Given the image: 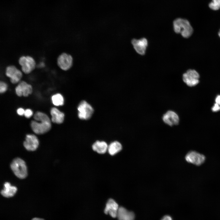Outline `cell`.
<instances>
[{
    "label": "cell",
    "instance_id": "obj_7",
    "mask_svg": "<svg viewBox=\"0 0 220 220\" xmlns=\"http://www.w3.org/2000/svg\"><path fill=\"white\" fill-rule=\"evenodd\" d=\"M199 74L196 71L190 69L188 70L182 76L184 82L190 87L195 86L199 83Z\"/></svg>",
    "mask_w": 220,
    "mask_h": 220
},
{
    "label": "cell",
    "instance_id": "obj_5",
    "mask_svg": "<svg viewBox=\"0 0 220 220\" xmlns=\"http://www.w3.org/2000/svg\"><path fill=\"white\" fill-rule=\"evenodd\" d=\"M73 58L70 54L63 52L58 56L57 59V64L58 67L64 71L70 69L73 64Z\"/></svg>",
    "mask_w": 220,
    "mask_h": 220
},
{
    "label": "cell",
    "instance_id": "obj_8",
    "mask_svg": "<svg viewBox=\"0 0 220 220\" xmlns=\"http://www.w3.org/2000/svg\"><path fill=\"white\" fill-rule=\"evenodd\" d=\"M5 74L10 78V82L13 84L19 82L22 77V72L13 65H10L6 67Z\"/></svg>",
    "mask_w": 220,
    "mask_h": 220
},
{
    "label": "cell",
    "instance_id": "obj_11",
    "mask_svg": "<svg viewBox=\"0 0 220 220\" xmlns=\"http://www.w3.org/2000/svg\"><path fill=\"white\" fill-rule=\"evenodd\" d=\"M39 141L37 137L32 134L26 135L23 145L28 151H33L35 150L39 145Z\"/></svg>",
    "mask_w": 220,
    "mask_h": 220
},
{
    "label": "cell",
    "instance_id": "obj_29",
    "mask_svg": "<svg viewBox=\"0 0 220 220\" xmlns=\"http://www.w3.org/2000/svg\"><path fill=\"white\" fill-rule=\"evenodd\" d=\"M218 35L220 37V30H219V32H218Z\"/></svg>",
    "mask_w": 220,
    "mask_h": 220
},
{
    "label": "cell",
    "instance_id": "obj_19",
    "mask_svg": "<svg viewBox=\"0 0 220 220\" xmlns=\"http://www.w3.org/2000/svg\"><path fill=\"white\" fill-rule=\"evenodd\" d=\"M121 144L119 141H115L111 143L108 146V151L109 154L113 156L122 149Z\"/></svg>",
    "mask_w": 220,
    "mask_h": 220
},
{
    "label": "cell",
    "instance_id": "obj_27",
    "mask_svg": "<svg viewBox=\"0 0 220 220\" xmlns=\"http://www.w3.org/2000/svg\"><path fill=\"white\" fill-rule=\"evenodd\" d=\"M161 220H172L170 217L168 215H166L163 217Z\"/></svg>",
    "mask_w": 220,
    "mask_h": 220
},
{
    "label": "cell",
    "instance_id": "obj_4",
    "mask_svg": "<svg viewBox=\"0 0 220 220\" xmlns=\"http://www.w3.org/2000/svg\"><path fill=\"white\" fill-rule=\"evenodd\" d=\"M22 71L25 74L31 73L35 68L36 63L34 58L30 56H22L18 60Z\"/></svg>",
    "mask_w": 220,
    "mask_h": 220
},
{
    "label": "cell",
    "instance_id": "obj_24",
    "mask_svg": "<svg viewBox=\"0 0 220 220\" xmlns=\"http://www.w3.org/2000/svg\"><path fill=\"white\" fill-rule=\"evenodd\" d=\"M212 110L214 112H216L220 110V105L215 103L212 108Z\"/></svg>",
    "mask_w": 220,
    "mask_h": 220
},
{
    "label": "cell",
    "instance_id": "obj_18",
    "mask_svg": "<svg viewBox=\"0 0 220 220\" xmlns=\"http://www.w3.org/2000/svg\"><path fill=\"white\" fill-rule=\"evenodd\" d=\"M108 145L104 141H97L92 145V148L94 151L98 153L103 154L108 151Z\"/></svg>",
    "mask_w": 220,
    "mask_h": 220
},
{
    "label": "cell",
    "instance_id": "obj_13",
    "mask_svg": "<svg viewBox=\"0 0 220 220\" xmlns=\"http://www.w3.org/2000/svg\"><path fill=\"white\" fill-rule=\"evenodd\" d=\"M162 119L165 124L170 126L178 125L179 120L178 115L172 110H169L164 114Z\"/></svg>",
    "mask_w": 220,
    "mask_h": 220
},
{
    "label": "cell",
    "instance_id": "obj_28",
    "mask_svg": "<svg viewBox=\"0 0 220 220\" xmlns=\"http://www.w3.org/2000/svg\"><path fill=\"white\" fill-rule=\"evenodd\" d=\"M31 220H44L42 218H33Z\"/></svg>",
    "mask_w": 220,
    "mask_h": 220
},
{
    "label": "cell",
    "instance_id": "obj_20",
    "mask_svg": "<svg viewBox=\"0 0 220 220\" xmlns=\"http://www.w3.org/2000/svg\"><path fill=\"white\" fill-rule=\"evenodd\" d=\"M51 100L53 104L55 106H62L64 104V98L60 94L57 93L53 95Z\"/></svg>",
    "mask_w": 220,
    "mask_h": 220
},
{
    "label": "cell",
    "instance_id": "obj_14",
    "mask_svg": "<svg viewBox=\"0 0 220 220\" xmlns=\"http://www.w3.org/2000/svg\"><path fill=\"white\" fill-rule=\"evenodd\" d=\"M119 206L117 203L113 199H109L106 204L104 212L106 214H109L112 217L117 216Z\"/></svg>",
    "mask_w": 220,
    "mask_h": 220
},
{
    "label": "cell",
    "instance_id": "obj_22",
    "mask_svg": "<svg viewBox=\"0 0 220 220\" xmlns=\"http://www.w3.org/2000/svg\"><path fill=\"white\" fill-rule=\"evenodd\" d=\"M7 85L5 82L1 81L0 82V92L1 93L5 92L7 90Z\"/></svg>",
    "mask_w": 220,
    "mask_h": 220
},
{
    "label": "cell",
    "instance_id": "obj_10",
    "mask_svg": "<svg viewBox=\"0 0 220 220\" xmlns=\"http://www.w3.org/2000/svg\"><path fill=\"white\" fill-rule=\"evenodd\" d=\"M32 91L31 85L24 81L20 82L15 88L16 93L19 97H28L31 94Z\"/></svg>",
    "mask_w": 220,
    "mask_h": 220
},
{
    "label": "cell",
    "instance_id": "obj_2",
    "mask_svg": "<svg viewBox=\"0 0 220 220\" xmlns=\"http://www.w3.org/2000/svg\"><path fill=\"white\" fill-rule=\"evenodd\" d=\"M172 24L174 31L177 34H181L185 38H189L193 33V29L186 19L177 17L173 20Z\"/></svg>",
    "mask_w": 220,
    "mask_h": 220
},
{
    "label": "cell",
    "instance_id": "obj_26",
    "mask_svg": "<svg viewBox=\"0 0 220 220\" xmlns=\"http://www.w3.org/2000/svg\"><path fill=\"white\" fill-rule=\"evenodd\" d=\"M215 103L220 105V95H218L215 99Z\"/></svg>",
    "mask_w": 220,
    "mask_h": 220
},
{
    "label": "cell",
    "instance_id": "obj_21",
    "mask_svg": "<svg viewBox=\"0 0 220 220\" xmlns=\"http://www.w3.org/2000/svg\"><path fill=\"white\" fill-rule=\"evenodd\" d=\"M209 4V7L214 10H218L220 8V0H211Z\"/></svg>",
    "mask_w": 220,
    "mask_h": 220
},
{
    "label": "cell",
    "instance_id": "obj_1",
    "mask_svg": "<svg viewBox=\"0 0 220 220\" xmlns=\"http://www.w3.org/2000/svg\"><path fill=\"white\" fill-rule=\"evenodd\" d=\"M34 118L31 123V126L33 132L35 134H41L49 131L51 129V120L45 113L38 111L34 114Z\"/></svg>",
    "mask_w": 220,
    "mask_h": 220
},
{
    "label": "cell",
    "instance_id": "obj_25",
    "mask_svg": "<svg viewBox=\"0 0 220 220\" xmlns=\"http://www.w3.org/2000/svg\"><path fill=\"white\" fill-rule=\"evenodd\" d=\"M25 110L22 108H19L17 110V113L20 116H23L24 115Z\"/></svg>",
    "mask_w": 220,
    "mask_h": 220
},
{
    "label": "cell",
    "instance_id": "obj_6",
    "mask_svg": "<svg viewBox=\"0 0 220 220\" xmlns=\"http://www.w3.org/2000/svg\"><path fill=\"white\" fill-rule=\"evenodd\" d=\"M78 116L81 119L87 120L90 119L94 112V109L91 105L86 101L81 102L77 108Z\"/></svg>",
    "mask_w": 220,
    "mask_h": 220
},
{
    "label": "cell",
    "instance_id": "obj_17",
    "mask_svg": "<svg viewBox=\"0 0 220 220\" xmlns=\"http://www.w3.org/2000/svg\"><path fill=\"white\" fill-rule=\"evenodd\" d=\"M4 186L3 189L1 191V193L3 196L9 198L14 195L17 190L16 187L12 186L10 183L7 182L4 183Z\"/></svg>",
    "mask_w": 220,
    "mask_h": 220
},
{
    "label": "cell",
    "instance_id": "obj_23",
    "mask_svg": "<svg viewBox=\"0 0 220 220\" xmlns=\"http://www.w3.org/2000/svg\"><path fill=\"white\" fill-rule=\"evenodd\" d=\"M33 114V112L30 109H27L25 110L24 115L25 117L29 118L32 116Z\"/></svg>",
    "mask_w": 220,
    "mask_h": 220
},
{
    "label": "cell",
    "instance_id": "obj_16",
    "mask_svg": "<svg viewBox=\"0 0 220 220\" xmlns=\"http://www.w3.org/2000/svg\"><path fill=\"white\" fill-rule=\"evenodd\" d=\"M51 121L54 123H62L64 121V113L56 108L53 107L50 110Z\"/></svg>",
    "mask_w": 220,
    "mask_h": 220
},
{
    "label": "cell",
    "instance_id": "obj_9",
    "mask_svg": "<svg viewBox=\"0 0 220 220\" xmlns=\"http://www.w3.org/2000/svg\"><path fill=\"white\" fill-rule=\"evenodd\" d=\"M185 159L187 162L199 166L205 161V157L203 155L196 151H191L186 155Z\"/></svg>",
    "mask_w": 220,
    "mask_h": 220
},
{
    "label": "cell",
    "instance_id": "obj_15",
    "mask_svg": "<svg viewBox=\"0 0 220 220\" xmlns=\"http://www.w3.org/2000/svg\"><path fill=\"white\" fill-rule=\"evenodd\" d=\"M117 217L119 220H134V214L132 212L120 207L118 209Z\"/></svg>",
    "mask_w": 220,
    "mask_h": 220
},
{
    "label": "cell",
    "instance_id": "obj_12",
    "mask_svg": "<svg viewBox=\"0 0 220 220\" xmlns=\"http://www.w3.org/2000/svg\"><path fill=\"white\" fill-rule=\"evenodd\" d=\"M131 43L136 52L141 55L145 54L148 42L147 39L143 38L139 39H133Z\"/></svg>",
    "mask_w": 220,
    "mask_h": 220
},
{
    "label": "cell",
    "instance_id": "obj_3",
    "mask_svg": "<svg viewBox=\"0 0 220 220\" xmlns=\"http://www.w3.org/2000/svg\"><path fill=\"white\" fill-rule=\"evenodd\" d=\"M10 167L14 174L20 179L25 178L27 175V169L26 163L22 159H14L10 164Z\"/></svg>",
    "mask_w": 220,
    "mask_h": 220
}]
</instances>
